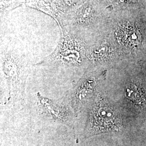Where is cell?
Instances as JSON below:
<instances>
[{"label": "cell", "instance_id": "9", "mask_svg": "<svg viewBox=\"0 0 146 146\" xmlns=\"http://www.w3.org/2000/svg\"><path fill=\"white\" fill-rule=\"evenodd\" d=\"M60 13V19L58 25H61L63 19L70 12L75 9L84 0H56Z\"/></svg>", "mask_w": 146, "mask_h": 146}, {"label": "cell", "instance_id": "10", "mask_svg": "<svg viewBox=\"0 0 146 146\" xmlns=\"http://www.w3.org/2000/svg\"><path fill=\"white\" fill-rule=\"evenodd\" d=\"M26 0H0L1 17L25 4Z\"/></svg>", "mask_w": 146, "mask_h": 146}, {"label": "cell", "instance_id": "5", "mask_svg": "<svg viewBox=\"0 0 146 146\" xmlns=\"http://www.w3.org/2000/svg\"><path fill=\"white\" fill-rule=\"evenodd\" d=\"M95 81L92 76H84L80 80L70 93V102L73 111L76 113L81 109L89 96L93 93Z\"/></svg>", "mask_w": 146, "mask_h": 146}, {"label": "cell", "instance_id": "8", "mask_svg": "<svg viewBox=\"0 0 146 146\" xmlns=\"http://www.w3.org/2000/svg\"><path fill=\"white\" fill-rule=\"evenodd\" d=\"M112 49L107 42H98L88 46V61L93 63L101 62L107 60L111 54Z\"/></svg>", "mask_w": 146, "mask_h": 146}, {"label": "cell", "instance_id": "7", "mask_svg": "<svg viewBox=\"0 0 146 146\" xmlns=\"http://www.w3.org/2000/svg\"><path fill=\"white\" fill-rule=\"evenodd\" d=\"M115 35L119 42L128 45L136 46L141 42V34L133 27L121 25L116 29Z\"/></svg>", "mask_w": 146, "mask_h": 146}, {"label": "cell", "instance_id": "1", "mask_svg": "<svg viewBox=\"0 0 146 146\" xmlns=\"http://www.w3.org/2000/svg\"><path fill=\"white\" fill-rule=\"evenodd\" d=\"M1 64L8 89L7 104H23L27 79L30 72L28 58L14 50L1 49Z\"/></svg>", "mask_w": 146, "mask_h": 146}, {"label": "cell", "instance_id": "3", "mask_svg": "<svg viewBox=\"0 0 146 146\" xmlns=\"http://www.w3.org/2000/svg\"><path fill=\"white\" fill-rule=\"evenodd\" d=\"M120 125V118L116 110L104 100H99L90 114L86 135L90 137L117 130Z\"/></svg>", "mask_w": 146, "mask_h": 146}, {"label": "cell", "instance_id": "2", "mask_svg": "<svg viewBox=\"0 0 146 146\" xmlns=\"http://www.w3.org/2000/svg\"><path fill=\"white\" fill-rule=\"evenodd\" d=\"M61 35L54 52L35 66L47 67L80 68L88 61V44L82 39L61 29Z\"/></svg>", "mask_w": 146, "mask_h": 146}, {"label": "cell", "instance_id": "4", "mask_svg": "<svg viewBox=\"0 0 146 146\" xmlns=\"http://www.w3.org/2000/svg\"><path fill=\"white\" fill-rule=\"evenodd\" d=\"M39 106L42 113L54 121L68 124L72 122L73 114L72 109L63 101L49 99L42 96L40 93L37 94Z\"/></svg>", "mask_w": 146, "mask_h": 146}, {"label": "cell", "instance_id": "6", "mask_svg": "<svg viewBox=\"0 0 146 146\" xmlns=\"http://www.w3.org/2000/svg\"><path fill=\"white\" fill-rule=\"evenodd\" d=\"M25 5L52 17L58 23L60 13L56 0H26Z\"/></svg>", "mask_w": 146, "mask_h": 146}]
</instances>
